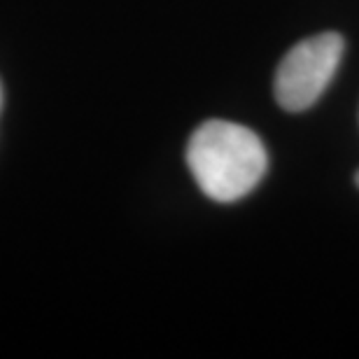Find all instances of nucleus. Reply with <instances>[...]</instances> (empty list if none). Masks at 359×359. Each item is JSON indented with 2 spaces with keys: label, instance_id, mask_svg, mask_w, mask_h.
Segmentation results:
<instances>
[{
  "label": "nucleus",
  "instance_id": "obj_1",
  "mask_svg": "<svg viewBox=\"0 0 359 359\" xmlns=\"http://www.w3.org/2000/svg\"><path fill=\"white\" fill-rule=\"evenodd\" d=\"M187 166L208 198L233 203L262 182L269 170V154L262 138L248 126L210 119L194 131Z\"/></svg>",
  "mask_w": 359,
  "mask_h": 359
},
{
  "label": "nucleus",
  "instance_id": "obj_2",
  "mask_svg": "<svg viewBox=\"0 0 359 359\" xmlns=\"http://www.w3.org/2000/svg\"><path fill=\"white\" fill-rule=\"evenodd\" d=\"M341 59L343 38L334 31L318 33L294 45L280 61L273 84L280 107L290 112L308 110L327 91Z\"/></svg>",
  "mask_w": 359,
  "mask_h": 359
},
{
  "label": "nucleus",
  "instance_id": "obj_3",
  "mask_svg": "<svg viewBox=\"0 0 359 359\" xmlns=\"http://www.w3.org/2000/svg\"><path fill=\"white\" fill-rule=\"evenodd\" d=\"M357 187H359V173H357Z\"/></svg>",
  "mask_w": 359,
  "mask_h": 359
}]
</instances>
